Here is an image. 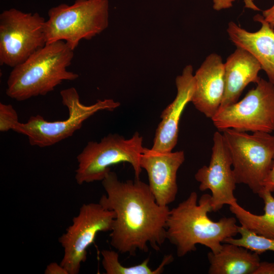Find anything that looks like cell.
<instances>
[{
	"label": "cell",
	"mask_w": 274,
	"mask_h": 274,
	"mask_svg": "<svg viewBox=\"0 0 274 274\" xmlns=\"http://www.w3.org/2000/svg\"><path fill=\"white\" fill-rule=\"evenodd\" d=\"M101 182L106 194L98 202L115 214L111 245L119 253L130 256L137 251L147 252L148 245L159 251L166 239L168 207L159 205L149 185L140 179L121 181L110 170Z\"/></svg>",
	"instance_id": "obj_1"
},
{
	"label": "cell",
	"mask_w": 274,
	"mask_h": 274,
	"mask_svg": "<svg viewBox=\"0 0 274 274\" xmlns=\"http://www.w3.org/2000/svg\"><path fill=\"white\" fill-rule=\"evenodd\" d=\"M211 212V195L203 194L197 202V194L194 191L170 210L166 237L176 247L178 257L195 251L197 244L204 245L216 254L225 239L238 233L235 218L223 217L215 222L208 217Z\"/></svg>",
	"instance_id": "obj_2"
},
{
	"label": "cell",
	"mask_w": 274,
	"mask_h": 274,
	"mask_svg": "<svg viewBox=\"0 0 274 274\" xmlns=\"http://www.w3.org/2000/svg\"><path fill=\"white\" fill-rule=\"evenodd\" d=\"M74 51L63 41L46 44L25 61L13 68L6 94L17 101L45 95L63 81H73L78 74L67 70Z\"/></svg>",
	"instance_id": "obj_3"
},
{
	"label": "cell",
	"mask_w": 274,
	"mask_h": 274,
	"mask_svg": "<svg viewBox=\"0 0 274 274\" xmlns=\"http://www.w3.org/2000/svg\"><path fill=\"white\" fill-rule=\"evenodd\" d=\"M45 23L46 44L63 41L73 50L83 39L90 40L109 25L108 0H76L51 8Z\"/></svg>",
	"instance_id": "obj_4"
},
{
	"label": "cell",
	"mask_w": 274,
	"mask_h": 274,
	"mask_svg": "<svg viewBox=\"0 0 274 274\" xmlns=\"http://www.w3.org/2000/svg\"><path fill=\"white\" fill-rule=\"evenodd\" d=\"M222 132L230 154L236 184H245L258 194L264 189L273 164L274 135L231 128Z\"/></svg>",
	"instance_id": "obj_5"
},
{
	"label": "cell",
	"mask_w": 274,
	"mask_h": 274,
	"mask_svg": "<svg viewBox=\"0 0 274 274\" xmlns=\"http://www.w3.org/2000/svg\"><path fill=\"white\" fill-rule=\"evenodd\" d=\"M143 137L135 132L129 139L110 133L99 142L89 141L77 157L75 180L79 185L102 181L114 164L127 162L132 166L135 179H140Z\"/></svg>",
	"instance_id": "obj_6"
},
{
	"label": "cell",
	"mask_w": 274,
	"mask_h": 274,
	"mask_svg": "<svg viewBox=\"0 0 274 274\" xmlns=\"http://www.w3.org/2000/svg\"><path fill=\"white\" fill-rule=\"evenodd\" d=\"M62 104L68 111L67 119L49 121L40 115L30 117L27 122H19L13 131L27 136L31 146L46 147L52 146L72 135L80 129L83 123L96 112L112 111L120 104L112 99L98 100L95 104L81 103L76 89L70 87L60 92Z\"/></svg>",
	"instance_id": "obj_7"
},
{
	"label": "cell",
	"mask_w": 274,
	"mask_h": 274,
	"mask_svg": "<svg viewBox=\"0 0 274 274\" xmlns=\"http://www.w3.org/2000/svg\"><path fill=\"white\" fill-rule=\"evenodd\" d=\"M45 19L15 8L0 14V64L14 67L46 44Z\"/></svg>",
	"instance_id": "obj_8"
},
{
	"label": "cell",
	"mask_w": 274,
	"mask_h": 274,
	"mask_svg": "<svg viewBox=\"0 0 274 274\" xmlns=\"http://www.w3.org/2000/svg\"><path fill=\"white\" fill-rule=\"evenodd\" d=\"M256 85L242 100L219 110L211 119L219 131H274V85L262 78Z\"/></svg>",
	"instance_id": "obj_9"
},
{
	"label": "cell",
	"mask_w": 274,
	"mask_h": 274,
	"mask_svg": "<svg viewBox=\"0 0 274 274\" xmlns=\"http://www.w3.org/2000/svg\"><path fill=\"white\" fill-rule=\"evenodd\" d=\"M115 214L100 203H84L72 223L59 238L63 249L60 264L68 274H78L87 258V249L99 232L111 231Z\"/></svg>",
	"instance_id": "obj_10"
},
{
	"label": "cell",
	"mask_w": 274,
	"mask_h": 274,
	"mask_svg": "<svg viewBox=\"0 0 274 274\" xmlns=\"http://www.w3.org/2000/svg\"><path fill=\"white\" fill-rule=\"evenodd\" d=\"M213 140L210 163L198 169L194 177L199 183L201 191H211L213 212H217L225 204L230 206L237 202L233 192L236 182L230 154L222 133L216 131Z\"/></svg>",
	"instance_id": "obj_11"
},
{
	"label": "cell",
	"mask_w": 274,
	"mask_h": 274,
	"mask_svg": "<svg viewBox=\"0 0 274 274\" xmlns=\"http://www.w3.org/2000/svg\"><path fill=\"white\" fill-rule=\"evenodd\" d=\"M184 160L183 151L162 152L144 148L140 165L147 173L149 186L159 205L168 206L176 199L177 172Z\"/></svg>",
	"instance_id": "obj_12"
},
{
	"label": "cell",
	"mask_w": 274,
	"mask_h": 274,
	"mask_svg": "<svg viewBox=\"0 0 274 274\" xmlns=\"http://www.w3.org/2000/svg\"><path fill=\"white\" fill-rule=\"evenodd\" d=\"M176 84V96L162 112L161 121L155 131L151 149L157 151L171 152L177 144L180 120L185 108L191 101L195 89L191 65L185 66L182 75L177 77Z\"/></svg>",
	"instance_id": "obj_13"
},
{
	"label": "cell",
	"mask_w": 274,
	"mask_h": 274,
	"mask_svg": "<svg viewBox=\"0 0 274 274\" xmlns=\"http://www.w3.org/2000/svg\"><path fill=\"white\" fill-rule=\"evenodd\" d=\"M224 63L217 54L207 56L194 75L195 89L191 102L195 109L212 119L221 106L225 90Z\"/></svg>",
	"instance_id": "obj_14"
},
{
	"label": "cell",
	"mask_w": 274,
	"mask_h": 274,
	"mask_svg": "<svg viewBox=\"0 0 274 274\" xmlns=\"http://www.w3.org/2000/svg\"><path fill=\"white\" fill-rule=\"evenodd\" d=\"M254 20L261 24L256 32L248 31L232 21L228 23L227 32L236 47L247 50L257 59L268 81L274 85V30L262 15H255Z\"/></svg>",
	"instance_id": "obj_15"
},
{
	"label": "cell",
	"mask_w": 274,
	"mask_h": 274,
	"mask_svg": "<svg viewBox=\"0 0 274 274\" xmlns=\"http://www.w3.org/2000/svg\"><path fill=\"white\" fill-rule=\"evenodd\" d=\"M225 90L219 110L238 101L243 91L250 83L257 84L261 66L247 50L236 47L224 63Z\"/></svg>",
	"instance_id": "obj_16"
},
{
	"label": "cell",
	"mask_w": 274,
	"mask_h": 274,
	"mask_svg": "<svg viewBox=\"0 0 274 274\" xmlns=\"http://www.w3.org/2000/svg\"><path fill=\"white\" fill-rule=\"evenodd\" d=\"M233 244L223 243L220 251L208 254L209 274H254L260 262L259 254Z\"/></svg>",
	"instance_id": "obj_17"
},
{
	"label": "cell",
	"mask_w": 274,
	"mask_h": 274,
	"mask_svg": "<svg viewBox=\"0 0 274 274\" xmlns=\"http://www.w3.org/2000/svg\"><path fill=\"white\" fill-rule=\"evenodd\" d=\"M264 203V214L255 215L245 210L237 202L229 206L241 226L262 236L274 238V197L271 192L264 189L258 194Z\"/></svg>",
	"instance_id": "obj_18"
},
{
	"label": "cell",
	"mask_w": 274,
	"mask_h": 274,
	"mask_svg": "<svg viewBox=\"0 0 274 274\" xmlns=\"http://www.w3.org/2000/svg\"><path fill=\"white\" fill-rule=\"evenodd\" d=\"M101 254L102 265L107 274H160L163 271L165 266L174 260L172 255H164L160 265L152 269L149 266V258L139 264L127 267L120 263L118 251L103 250Z\"/></svg>",
	"instance_id": "obj_19"
},
{
	"label": "cell",
	"mask_w": 274,
	"mask_h": 274,
	"mask_svg": "<svg viewBox=\"0 0 274 274\" xmlns=\"http://www.w3.org/2000/svg\"><path fill=\"white\" fill-rule=\"evenodd\" d=\"M238 232L241 235L240 238L229 237L224 243L242 246L259 255L267 251L274 252V238L258 235L242 226L238 227Z\"/></svg>",
	"instance_id": "obj_20"
},
{
	"label": "cell",
	"mask_w": 274,
	"mask_h": 274,
	"mask_svg": "<svg viewBox=\"0 0 274 274\" xmlns=\"http://www.w3.org/2000/svg\"><path fill=\"white\" fill-rule=\"evenodd\" d=\"M17 112L10 104L0 103V131L6 132L14 129L19 123Z\"/></svg>",
	"instance_id": "obj_21"
},
{
	"label": "cell",
	"mask_w": 274,
	"mask_h": 274,
	"mask_svg": "<svg viewBox=\"0 0 274 274\" xmlns=\"http://www.w3.org/2000/svg\"><path fill=\"white\" fill-rule=\"evenodd\" d=\"M213 8L216 11L227 9L232 6V3L235 0H213ZM246 6L254 10L260 9L254 4L253 0H244Z\"/></svg>",
	"instance_id": "obj_22"
},
{
	"label": "cell",
	"mask_w": 274,
	"mask_h": 274,
	"mask_svg": "<svg viewBox=\"0 0 274 274\" xmlns=\"http://www.w3.org/2000/svg\"><path fill=\"white\" fill-rule=\"evenodd\" d=\"M45 274H68L66 269L60 264L51 262L49 264L44 271Z\"/></svg>",
	"instance_id": "obj_23"
},
{
	"label": "cell",
	"mask_w": 274,
	"mask_h": 274,
	"mask_svg": "<svg viewBox=\"0 0 274 274\" xmlns=\"http://www.w3.org/2000/svg\"><path fill=\"white\" fill-rule=\"evenodd\" d=\"M254 274H274V262H260Z\"/></svg>",
	"instance_id": "obj_24"
},
{
	"label": "cell",
	"mask_w": 274,
	"mask_h": 274,
	"mask_svg": "<svg viewBox=\"0 0 274 274\" xmlns=\"http://www.w3.org/2000/svg\"><path fill=\"white\" fill-rule=\"evenodd\" d=\"M262 14L264 20L274 30V4L270 8L264 10Z\"/></svg>",
	"instance_id": "obj_25"
},
{
	"label": "cell",
	"mask_w": 274,
	"mask_h": 274,
	"mask_svg": "<svg viewBox=\"0 0 274 274\" xmlns=\"http://www.w3.org/2000/svg\"><path fill=\"white\" fill-rule=\"evenodd\" d=\"M264 188L271 192L274 191V162L270 172L264 183Z\"/></svg>",
	"instance_id": "obj_26"
}]
</instances>
